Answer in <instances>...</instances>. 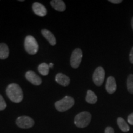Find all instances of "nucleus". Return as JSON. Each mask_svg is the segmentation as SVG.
I'll use <instances>...</instances> for the list:
<instances>
[{"label":"nucleus","mask_w":133,"mask_h":133,"mask_svg":"<svg viewBox=\"0 0 133 133\" xmlns=\"http://www.w3.org/2000/svg\"><path fill=\"white\" fill-rule=\"evenodd\" d=\"M6 94L11 101L15 103H19L23 100L24 94L21 86L16 83H11L6 88Z\"/></svg>","instance_id":"obj_1"},{"label":"nucleus","mask_w":133,"mask_h":133,"mask_svg":"<svg viewBox=\"0 0 133 133\" xmlns=\"http://www.w3.org/2000/svg\"><path fill=\"white\" fill-rule=\"evenodd\" d=\"M91 118L92 116L89 112H81L75 116L74 119V123L78 128H84L90 123Z\"/></svg>","instance_id":"obj_2"},{"label":"nucleus","mask_w":133,"mask_h":133,"mask_svg":"<svg viewBox=\"0 0 133 133\" xmlns=\"http://www.w3.org/2000/svg\"><path fill=\"white\" fill-rule=\"evenodd\" d=\"M75 101L70 96H65L62 99L58 101L55 103V107L59 112H64L67 111L74 106Z\"/></svg>","instance_id":"obj_3"},{"label":"nucleus","mask_w":133,"mask_h":133,"mask_svg":"<svg viewBox=\"0 0 133 133\" xmlns=\"http://www.w3.org/2000/svg\"><path fill=\"white\" fill-rule=\"evenodd\" d=\"M24 48L26 52L30 55H34L38 52L39 49L37 41L33 36H26L24 41Z\"/></svg>","instance_id":"obj_4"},{"label":"nucleus","mask_w":133,"mask_h":133,"mask_svg":"<svg viewBox=\"0 0 133 133\" xmlns=\"http://www.w3.org/2000/svg\"><path fill=\"white\" fill-rule=\"evenodd\" d=\"M16 124L22 129H29L34 125V120L28 116H21L16 119Z\"/></svg>","instance_id":"obj_5"},{"label":"nucleus","mask_w":133,"mask_h":133,"mask_svg":"<svg viewBox=\"0 0 133 133\" xmlns=\"http://www.w3.org/2000/svg\"><path fill=\"white\" fill-rule=\"evenodd\" d=\"M83 57V52L81 49L76 48L73 51L70 58V65L74 69H77L81 64Z\"/></svg>","instance_id":"obj_6"},{"label":"nucleus","mask_w":133,"mask_h":133,"mask_svg":"<svg viewBox=\"0 0 133 133\" xmlns=\"http://www.w3.org/2000/svg\"><path fill=\"white\" fill-rule=\"evenodd\" d=\"M105 70L102 66H98L95 70L93 74L92 79L96 86H100L103 84L105 79Z\"/></svg>","instance_id":"obj_7"},{"label":"nucleus","mask_w":133,"mask_h":133,"mask_svg":"<svg viewBox=\"0 0 133 133\" xmlns=\"http://www.w3.org/2000/svg\"><path fill=\"white\" fill-rule=\"evenodd\" d=\"M25 78L28 81L34 85L39 86L42 83L41 78L33 71H26L25 74Z\"/></svg>","instance_id":"obj_8"},{"label":"nucleus","mask_w":133,"mask_h":133,"mask_svg":"<svg viewBox=\"0 0 133 133\" xmlns=\"http://www.w3.org/2000/svg\"><path fill=\"white\" fill-rule=\"evenodd\" d=\"M32 9L33 12L38 16L44 17L47 14V9L41 3L36 2L33 4Z\"/></svg>","instance_id":"obj_9"},{"label":"nucleus","mask_w":133,"mask_h":133,"mask_svg":"<svg viewBox=\"0 0 133 133\" xmlns=\"http://www.w3.org/2000/svg\"><path fill=\"white\" fill-rule=\"evenodd\" d=\"M106 90L109 94H113L116 90V83L115 79L113 76H109L107 79L105 86Z\"/></svg>","instance_id":"obj_10"},{"label":"nucleus","mask_w":133,"mask_h":133,"mask_svg":"<svg viewBox=\"0 0 133 133\" xmlns=\"http://www.w3.org/2000/svg\"><path fill=\"white\" fill-rule=\"evenodd\" d=\"M56 81L59 83L60 85L62 86H67L70 84V79L69 76L61 74H57L56 76Z\"/></svg>","instance_id":"obj_11"},{"label":"nucleus","mask_w":133,"mask_h":133,"mask_svg":"<svg viewBox=\"0 0 133 133\" xmlns=\"http://www.w3.org/2000/svg\"><path fill=\"white\" fill-rule=\"evenodd\" d=\"M41 33H42L43 36L49 41V43H50L51 45H56V38H55L54 35H53L51 31H49L47 29H43L42 30H41Z\"/></svg>","instance_id":"obj_12"},{"label":"nucleus","mask_w":133,"mask_h":133,"mask_svg":"<svg viewBox=\"0 0 133 133\" xmlns=\"http://www.w3.org/2000/svg\"><path fill=\"white\" fill-rule=\"evenodd\" d=\"M51 5L55 10L60 12H62L66 9L65 4L62 0H52L51 1Z\"/></svg>","instance_id":"obj_13"},{"label":"nucleus","mask_w":133,"mask_h":133,"mask_svg":"<svg viewBox=\"0 0 133 133\" xmlns=\"http://www.w3.org/2000/svg\"><path fill=\"white\" fill-rule=\"evenodd\" d=\"M9 55V49L5 43H0V59H7Z\"/></svg>","instance_id":"obj_14"},{"label":"nucleus","mask_w":133,"mask_h":133,"mask_svg":"<svg viewBox=\"0 0 133 133\" xmlns=\"http://www.w3.org/2000/svg\"><path fill=\"white\" fill-rule=\"evenodd\" d=\"M117 124L118 125L119 129H121V131L124 132H128L130 129V128L126 122V121L121 117L118 118L117 119Z\"/></svg>","instance_id":"obj_15"},{"label":"nucleus","mask_w":133,"mask_h":133,"mask_svg":"<svg viewBox=\"0 0 133 133\" xmlns=\"http://www.w3.org/2000/svg\"><path fill=\"white\" fill-rule=\"evenodd\" d=\"M86 101L88 103L91 104H96L97 101V97L95 93L91 90H88L87 91V94L86 97Z\"/></svg>","instance_id":"obj_16"},{"label":"nucleus","mask_w":133,"mask_h":133,"mask_svg":"<svg viewBox=\"0 0 133 133\" xmlns=\"http://www.w3.org/2000/svg\"><path fill=\"white\" fill-rule=\"evenodd\" d=\"M38 70L39 73L43 76H46L49 74V65L46 63H42L39 64L38 67Z\"/></svg>","instance_id":"obj_17"},{"label":"nucleus","mask_w":133,"mask_h":133,"mask_svg":"<svg viewBox=\"0 0 133 133\" xmlns=\"http://www.w3.org/2000/svg\"><path fill=\"white\" fill-rule=\"evenodd\" d=\"M127 89L131 94H133V75L130 74L127 79Z\"/></svg>","instance_id":"obj_18"},{"label":"nucleus","mask_w":133,"mask_h":133,"mask_svg":"<svg viewBox=\"0 0 133 133\" xmlns=\"http://www.w3.org/2000/svg\"><path fill=\"white\" fill-rule=\"evenodd\" d=\"M6 103L4 99H3V96L0 94V111H2L6 108Z\"/></svg>","instance_id":"obj_19"},{"label":"nucleus","mask_w":133,"mask_h":133,"mask_svg":"<svg viewBox=\"0 0 133 133\" xmlns=\"http://www.w3.org/2000/svg\"><path fill=\"white\" fill-rule=\"evenodd\" d=\"M128 122L131 125H133V113L131 114L128 116Z\"/></svg>","instance_id":"obj_20"},{"label":"nucleus","mask_w":133,"mask_h":133,"mask_svg":"<svg viewBox=\"0 0 133 133\" xmlns=\"http://www.w3.org/2000/svg\"><path fill=\"white\" fill-rule=\"evenodd\" d=\"M105 133H114V130L110 126H108L105 129Z\"/></svg>","instance_id":"obj_21"},{"label":"nucleus","mask_w":133,"mask_h":133,"mask_svg":"<svg viewBox=\"0 0 133 133\" xmlns=\"http://www.w3.org/2000/svg\"><path fill=\"white\" fill-rule=\"evenodd\" d=\"M129 61L132 64H133V47L131 49L130 54H129Z\"/></svg>","instance_id":"obj_22"},{"label":"nucleus","mask_w":133,"mask_h":133,"mask_svg":"<svg viewBox=\"0 0 133 133\" xmlns=\"http://www.w3.org/2000/svg\"><path fill=\"white\" fill-rule=\"evenodd\" d=\"M109 2L114 3V4H119L122 2V0H109Z\"/></svg>","instance_id":"obj_23"},{"label":"nucleus","mask_w":133,"mask_h":133,"mask_svg":"<svg viewBox=\"0 0 133 133\" xmlns=\"http://www.w3.org/2000/svg\"><path fill=\"white\" fill-rule=\"evenodd\" d=\"M53 66H54V64H52V63H50V64H49V68H52Z\"/></svg>","instance_id":"obj_24"},{"label":"nucleus","mask_w":133,"mask_h":133,"mask_svg":"<svg viewBox=\"0 0 133 133\" xmlns=\"http://www.w3.org/2000/svg\"><path fill=\"white\" fill-rule=\"evenodd\" d=\"M131 26H132V28L133 30V17L132 18V20H131Z\"/></svg>","instance_id":"obj_25"}]
</instances>
